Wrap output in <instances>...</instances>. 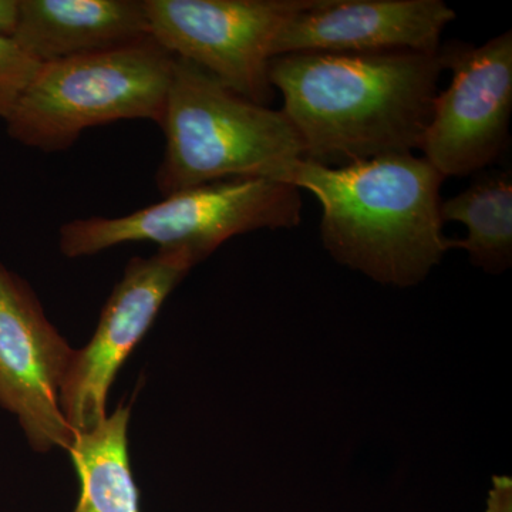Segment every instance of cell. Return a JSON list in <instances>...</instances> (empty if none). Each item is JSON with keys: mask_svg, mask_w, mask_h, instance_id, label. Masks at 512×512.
Segmentation results:
<instances>
[{"mask_svg": "<svg viewBox=\"0 0 512 512\" xmlns=\"http://www.w3.org/2000/svg\"><path fill=\"white\" fill-rule=\"evenodd\" d=\"M443 72L440 50L302 52L269 64L303 160L323 167L420 150Z\"/></svg>", "mask_w": 512, "mask_h": 512, "instance_id": "cell-1", "label": "cell"}, {"mask_svg": "<svg viewBox=\"0 0 512 512\" xmlns=\"http://www.w3.org/2000/svg\"><path fill=\"white\" fill-rule=\"evenodd\" d=\"M444 180L414 154L343 167L298 160L278 177L318 198L320 237L336 262L397 288L423 282L451 249L440 217Z\"/></svg>", "mask_w": 512, "mask_h": 512, "instance_id": "cell-2", "label": "cell"}, {"mask_svg": "<svg viewBox=\"0 0 512 512\" xmlns=\"http://www.w3.org/2000/svg\"><path fill=\"white\" fill-rule=\"evenodd\" d=\"M165 150L156 184L163 197L239 177L278 181L305 158L284 110L259 106L198 64L175 57L163 117Z\"/></svg>", "mask_w": 512, "mask_h": 512, "instance_id": "cell-3", "label": "cell"}, {"mask_svg": "<svg viewBox=\"0 0 512 512\" xmlns=\"http://www.w3.org/2000/svg\"><path fill=\"white\" fill-rule=\"evenodd\" d=\"M175 56L150 36L128 45L40 64L6 124L22 146L52 154L87 128L163 117Z\"/></svg>", "mask_w": 512, "mask_h": 512, "instance_id": "cell-4", "label": "cell"}, {"mask_svg": "<svg viewBox=\"0 0 512 512\" xmlns=\"http://www.w3.org/2000/svg\"><path fill=\"white\" fill-rule=\"evenodd\" d=\"M301 190L261 177L228 178L174 192L124 217L82 218L60 227L59 249L84 258L128 242L187 249L204 261L228 239L256 229L298 227Z\"/></svg>", "mask_w": 512, "mask_h": 512, "instance_id": "cell-5", "label": "cell"}, {"mask_svg": "<svg viewBox=\"0 0 512 512\" xmlns=\"http://www.w3.org/2000/svg\"><path fill=\"white\" fill-rule=\"evenodd\" d=\"M315 0H143L148 36L252 103L274 100L269 80L279 30Z\"/></svg>", "mask_w": 512, "mask_h": 512, "instance_id": "cell-6", "label": "cell"}, {"mask_svg": "<svg viewBox=\"0 0 512 512\" xmlns=\"http://www.w3.org/2000/svg\"><path fill=\"white\" fill-rule=\"evenodd\" d=\"M440 56L453 74L437 94L420 150L444 178L468 177L493 167L510 141L512 32L483 46L447 43Z\"/></svg>", "mask_w": 512, "mask_h": 512, "instance_id": "cell-7", "label": "cell"}, {"mask_svg": "<svg viewBox=\"0 0 512 512\" xmlns=\"http://www.w3.org/2000/svg\"><path fill=\"white\" fill-rule=\"evenodd\" d=\"M197 264L200 259L187 249H158L148 258L130 259L93 338L74 349L60 387V409L74 434L106 420L107 397L121 366L153 326L165 299Z\"/></svg>", "mask_w": 512, "mask_h": 512, "instance_id": "cell-8", "label": "cell"}, {"mask_svg": "<svg viewBox=\"0 0 512 512\" xmlns=\"http://www.w3.org/2000/svg\"><path fill=\"white\" fill-rule=\"evenodd\" d=\"M73 352L28 282L0 262V406L37 453L72 446L59 393Z\"/></svg>", "mask_w": 512, "mask_h": 512, "instance_id": "cell-9", "label": "cell"}, {"mask_svg": "<svg viewBox=\"0 0 512 512\" xmlns=\"http://www.w3.org/2000/svg\"><path fill=\"white\" fill-rule=\"evenodd\" d=\"M457 18L441 0H315L279 30L272 56L291 53H437Z\"/></svg>", "mask_w": 512, "mask_h": 512, "instance_id": "cell-10", "label": "cell"}, {"mask_svg": "<svg viewBox=\"0 0 512 512\" xmlns=\"http://www.w3.org/2000/svg\"><path fill=\"white\" fill-rule=\"evenodd\" d=\"M148 37L143 0H19L12 39L37 63L113 49Z\"/></svg>", "mask_w": 512, "mask_h": 512, "instance_id": "cell-11", "label": "cell"}, {"mask_svg": "<svg viewBox=\"0 0 512 512\" xmlns=\"http://www.w3.org/2000/svg\"><path fill=\"white\" fill-rule=\"evenodd\" d=\"M130 414L121 404L96 429L74 434L67 451L80 481L73 512H141L128 453Z\"/></svg>", "mask_w": 512, "mask_h": 512, "instance_id": "cell-12", "label": "cell"}, {"mask_svg": "<svg viewBox=\"0 0 512 512\" xmlns=\"http://www.w3.org/2000/svg\"><path fill=\"white\" fill-rule=\"evenodd\" d=\"M476 175L466 190L441 201L440 217L467 227V237L451 239V249H464L471 264L500 275L512 264V174L490 167Z\"/></svg>", "mask_w": 512, "mask_h": 512, "instance_id": "cell-13", "label": "cell"}, {"mask_svg": "<svg viewBox=\"0 0 512 512\" xmlns=\"http://www.w3.org/2000/svg\"><path fill=\"white\" fill-rule=\"evenodd\" d=\"M39 67L12 37L0 35V119H8Z\"/></svg>", "mask_w": 512, "mask_h": 512, "instance_id": "cell-14", "label": "cell"}, {"mask_svg": "<svg viewBox=\"0 0 512 512\" xmlns=\"http://www.w3.org/2000/svg\"><path fill=\"white\" fill-rule=\"evenodd\" d=\"M485 512H512L511 477L497 476L493 478V488L488 493Z\"/></svg>", "mask_w": 512, "mask_h": 512, "instance_id": "cell-15", "label": "cell"}, {"mask_svg": "<svg viewBox=\"0 0 512 512\" xmlns=\"http://www.w3.org/2000/svg\"><path fill=\"white\" fill-rule=\"evenodd\" d=\"M19 16V0H0V35L12 37Z\"/></svg>", "mask_w": 512, "mask_h": 512, "instance_id": "cell-16", "label": "cell"}]
</instances>
